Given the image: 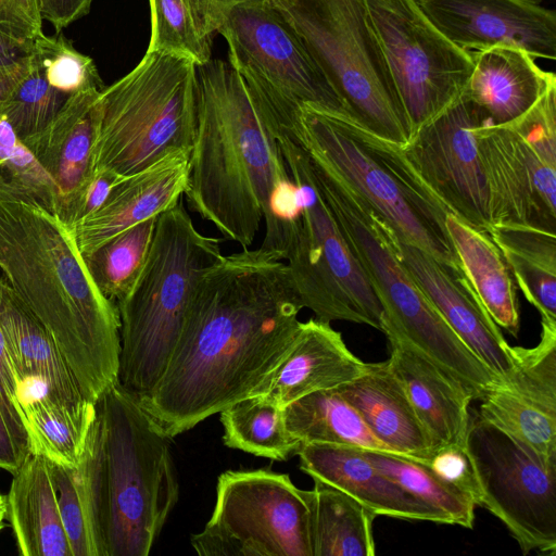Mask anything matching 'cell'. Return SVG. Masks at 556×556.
<instances>
[{
	"label": "cell",
	"instance_id": "28",
	"mask_svg": "<svg viewBox=\"0 0 556 556\" xmlns=\"http://www.w3.org/2000/svg\"><path fill=\"white\" fill-rule=\"evenodd\" d=\"M489 236L542 324L556 326V232L516 224H494Z\"/></svg>",
	"mask_w": 556,
	"mask_h": 556
},
{
	"label": "cell",
	"instance_id": "20",
	"mask_svg": "<svg viewBox=\"0 0 556 556\" xmlns=\"http://www.w3.org/2000/svg\"><path fill=\"white\" fill-rule=\"evenodd\" d=\"M295 454L300 457L301 470L313 480L345 492L376 516L452 525L446 515L376 468L361 447L306 443Z\"/></svg>",
	"mask_w": 556,
	"mask_h": 556
},
{
	"label": "cell",
	"instance_id": "14",
	"mask_svg": "<svg viewBox=\"0 0 556 556\" xmlns=\"http://www.w3.org/2000/svg\"><path fill=\"white\" fill-rule=\"evenodd\" d=\"M485 122L463 93L422 125L402 147L426 187L447 212L470 227L489 232V191L476 130Z\"/></svg>",
	"mask_w": 556,
	"mask_h": 556
},
{
	"label": "cell",
	"instance_id": "44",
	"mask_svg": "<svg viewBox=\"0 0 556 556\" xmlns=\"http://www.w3.org/2000/svg\"><path fill=\"white\" fill-rule=\"evenodd\" d=\"M22 389L23 386L15 372L7 341L0 327V402L14 429L22 438L29 441L24 421Z\"/></svg>",
	"mask_w": 556,
	"mask_h": 556
},
{
	"label": "cell",
	"instance_id": "30",
	"mask_svg": "<svg viewBox=\"0 0 556 556\" xmlns=\"http://www.w3.org/2000/svg\"><path fill=\"white\" fill-rule=\"evenodd\" d=\"M288 432L301 445L321 443L391 452L336 389L309 393L283 408Z\"/></svg>",
	"mask_w": 556,
	"mask_h": 556
},
{
	"label": "cell",
	"instance_id": "11",
	"mask_svg": "<svg viewBox=\"0 0 556 556\" xmlns=\"http://www.w3.org/2000/svg\"><path fill=\"white\" fill-rule=\"evenodd\" d=\"M491 226L556 232V83L521 116L476 130Z\"/></svg>",
	"mask_w": 556,
	"mask_h": 556
},
{
	"label": "cell",
	"instance_id": "37",
	"mask_svg": "<svg viewBox=\"0 0 556 556\" xmlns=\"http://www.w3.org/2000/svg\"><path fill=\"white\" fill-rule=\"evenodd\" d=\"M70 97L49 81L34 50L31 67L0 108V117L22 139L42 129Z\"/></svg>",
	"mask_w": 556,
	"mask_h": 556
},
{
	"label": "cell",
	"instance_id": "10",
	"mask_svg": "<svg viewBox=\"0 0 556 556\" xmlns=\"http://www.w3.org/2000/svg\"><path fill=\"white\" fill-rule=\"evenodd\" d=\"M191 544L201 556H313L306 490L287 473L225 471L212 516Z\"/></svg>",
	"mask_w": 556,
	"mask_h": 556
},
{
	"label": "cell",
	"instance_id": "51",
	"mask_svg": "<svg viewBox=\"0 0 556 556\" xmlns=\"http://www.w3.org/2000/svg\"><path fill=\"white\" fill-rule=\"evenodd\" d=\"M228 1V4H232V3H238V2H243V1H249V0H227Z\"/></svg>",
	"mask_w": 556,
	"mask_h": 556
},
{
	"label": "cell",
	"instance_id": "16",
	"mask_svg": "<svg viewBox=\"0 0 556 556\" xmlns=\"http://www.w3.org/2000/svg\"><path fill=\"white\" fill-rule=\"evenodd\" d=\"M397 257L463 342L500 378L511 369L509 344L462 271L394 236Z\"/></svg>",
	"mask_w": 556,
	"mask_h": 556
},
{
	"label": "cell",
	"instance_id": "50",
	"mask_svg": "<svg viewBox=\"0 0 556 556\" xmlns=\"http://www.w3.org/2000/svg\"><path fill=\"white\" fill-rule=\"evenodd\" d=\"M7 517L5 496L0 492V531L4 528V519Z\"/></svg>",
	"mask_w": 556,
	"mask_h": 556
},
{
	"label": "cell",
	"instance_id": "19",
	"mask_svg": "<svg viewBox=\"0 0 556 556\" xmlns=\"http://www.w3.org/2000/svg\"><path fill=\"white\" fill-rule=\"evenodd\" d=\"M366 369L367 363L348 349L330 323L311 318L301 321L288 351L252 395L285 408L309 393L350 382Z\"/></svg>",
	"mask_w": 556,
	"mask_h": 556
},
{
	"label": "cell",
	"instance_id": "25",
	"mask_svg": "<svg viewBox=\"0 0 556 556\" xmlns=\"http://www.w3.org/2000/svg\"><path fill=\"white\" fill-rule=\"evenodd\" d=\"M7 517L23 556H72L48 459L30 453L5 496Z\"/></svg>",
	"mask_w": 556,
	"mask_h": 556
},
{
	"label": "cell",
	"instance_id": "45",
	"mask_svg": "<svg viewBox=\"0 0 556 556\" xmlns=\"http://www.w3.org/2000/svg\"><path fill=\"white\" fill-rule=\"evenodd\" d=\"M30 453L29 442L13 428L0 402V469L15 473Z\"/></svg>",
	"mask_w": 556,
	"mask_h": 556
},
{
	"label": "cell",
	"instance_id": "5",
	"mask_svg": "<svg viewBox=\"0 0 556 556\" xmlns=\"http://www.w3.org/2000/svg\"><path fill=\"white\" fill-rule=\"evenodd\" d=\"M276 129L290 132L309 156L357 192L396 238L462 271L445 226L450 213L417 175L402 146L345 113L312 103L300 105L291 126Z\"/></svg>",
	"mask_w": 556,
	"mask_h": 556
},
{
	"label": "cell",
	"instance_id": "42",
	"mask_svg": "<svg viewBox=\"0 0 556 556\" xmlns=\"http://www.w3.org/2000/svg\"><path fill=\"white\" fill-rule=\"evenodd\" d=\"M124 177L111 169L92 172L59 215L68 226H72L77 220L98 210L111 190Z\"/></svg>",
	"mask_w": 556,
	"mask_h": 556
},
{
	"label": "cell",
	"instance_id": "47",
	"mask_svg": "<svg viewBox=\"0 0 556 556\" xmlns=\"http://www.w3.org/2000/svg\"><path fill=\"white\" fill-rule=\"evenodd\" d=\"M202 37L212 40L229 7L227 0H187Z\"/></svg>",
	"mask_w": 556,
	"mask_h": 556
},
{
	"label": "cell",
	"instance_id": "7",
	"mask_svg": "<svg viewBox=\"0 0 556 556\" xmlns=\"http://www.w3.org/2000/svg\"><path fill=\"white\" fill-rule=\"evenodd\" d=\"M197 66L188 58L147 51L128 74L101 90L89 175L111 169L129 176L170 152L191 151Z\"/></svg>",
	"mask_w": 556,
	"mask_h": 556
},
{
	"label": "cell",
	"instance_id": "12",
	"mask_svg": "<svg viewBox=\"0 0 556 556\" xmlns=\"http://www.w3.org/2000/svg\"><path fill=\"white\" fill-rule=\"evenodd\" d=\"M409 138L455 102L473 68L472 53L450 41L415 0H365Z\"/></svg>",
	"mask_w": 556,
	"mask_h": 556
},
{
	"label": "cell",
	"instance_id": "17",
	"mask_svg": "<svg viewBox=\"0 0 556 556\" xmlns=\"http://www.w3.org/2000/svg\"><path fill=\"white\" fill-rule=\"evenodd\" d=\"M190 152H170L125 176L98 210L70 226L83 256L122 231L175 206L187 188Z\"/></svg>",
	"mask_w": 556,
	"mask_h": 556
},
{
	"label": "cell",
	"instance_id": "1",
	"mask_svg": "<svg viewBox=\"0 0 556 556\" xmlns=\"http://www.w3.org/2000/svg\"><path fill=\"white\" fill-rule=\"evenodd\" d=\"M302 308L283 253L223 255L200 277L167 366L139 404L172 439L252 395L291 345Z\"/></svg>",
	"mask_w": 556,
	"mask_h": 556
},
{
	"label": "cell",
	"instance_id": "49",
	"mask_svg": "<svg viewBox=\"0 0 556 556\" xmlns=\"http://www.w3.org/2000/svg\"><path fill=\"white\" fill-rule=\"evenodd\" d=\"M31 63L33 54L12 64L0 66V108L18 83L27 75Z\"/></svg>",
	"mask_w": 556,
	"mask_h": 556
},
{
	"label": "cell",
	"instance_id": "26",
	"mask_svg": "<svg viewBox=\"0 0 556 556\" xmlns=\"http://www.w3.org/2000/svg\"><path fill=\"white\" fill-rule=\"evenodd\" d=\"M283 254L301 303L316 319L366 325L365 317L337 280L320 238L303 207L287 229Z\"/></svg>",
	"mask_w": 556,
	"mask_h": 556
},
{
	"label": "cell",
	"instance_id": "43",
	"mask_svg": "<svg viewBox=\"0 0 556 556\" xmlns=\"http://www.w3.org/2000/svg\"><path fill=\"white\" fill-rule=\"evenodd\" d=\"M41 0H0V30L35 40L42 33Z\"/></svg>",
	"mask_w": 556,
	"mask_h": 556
},
{
	"label": "cell",
	"instance_id": "13",
	"mask_svg": "<svg viewBox=\"0 0 556 556\" xmlns=\"http://www.w3.org/2000/svg\"><path fill=\"white\" fill-rule=\"evenodd\" d=\"M466 447L481 491L480 506L497 517L525 554L556 552V466L479 415Z\"/></svg>",
	"mask_w": 556,
	"mask_h": 556
},
{
	"label": "cell",
	"instance_id": "4",
	"mask_svg": "<svg viewBox=\"0 0 556 556\" xmlns=\"http://www.w3.org/2000/svg\"><path fill=\"white\" fill-rule=\"evenodd\" d=\"M198 115L185 195L230 241L249 248L269 194L290 178L277 140L228 61L197 66Z\"/></svg>",
	"mask_w": 556,
	"mask_h": 556
},
{
	"label": "cell",
	"instance_id": "24",
	"mask_svg": "<svg viewBox=\"0 0 556 556\" xmlns=\"http://www.w3.org/2000/svg\"><path fill=\"white\" fill-rule=\"evenodd\" d=\"M0 327L22 386L28 380L43 384L52 400L70 408L90 404L53 339L40 321L21 303L0 276Z\"/></svg>",
	"mask_w": 556,
	"mask_h": 556
},
{
	"label": "cell",
	"instance_id": "21",
	"mask_svg": "<svg viewBox=\"0 0 556 556\" xmlns=\"http://www.w3.org/2000/svg\"><path fill=\"white\" fill-rule=\"evenodd\" d=\"M101 90L72 94L42 129L21 139L53 180L58 192V213L89 176L100 121Z\"/></svg>",
	"mask_w": 556,
	"mask_h": 556
},
{
	"label": "cell",
	"instance_id": "23",
	"mask_svg": "<svg viewBox=\"0 0 556 556\" xmlns=\"http://www.w3.org/2000/svg\"><path fill=\"white\" fill-rule=\"evenodd\" d=\"M371 433L392 453L428 463L434 444L388 361L337 388Z\"/></svg>",
	"mask_w": 556,
	"mask_h": 556
},
{
	"label": "cell",
	"instance_id": "46",
	"mask_svg": "<svg viewBox=\"0 0 556 556\" xmlns=\"http://www.w3.org/2000/svg\"><path fill=\"white\" fill-rule=\"evenodd\" d=\"M93 0H41L42 18L56 33L89 13Z\"/></svg>",
	"mask_w": 556,
	"mask_h": 556
},
{
	"label": "cell",
	"instance_id": "48",
	"mask_svg": "<svg viewBox=\"0 0 556 556\" xmlns=\"http://www.w3.org/2000/svg\"><path fill=\"white\" fill-rule=\"evenodd\" d=\"M35 40L11 36L0 30V66L12 64L33 54Z\"/></svg>",
	"mask_w": 556,
	"mask_h": 556
},
{
	"label": "cell",
	"instance_id": "29",
	"mask_svg": "<svg viewBox=\"0 0 556 556\" xmlns=\"http://www.w3.org/2000/svg\"><path fill=\"white\" fill-rule=\"evenodd\" d=\"M313 556H374L376 515L345 492L314 480L306 491Z\"/></svg>",
	"mask_w": 556,
	"mask_h": 556
},
{
	"label": "cell",
	"instance_id": "36",
	"mask_svg": "<svg viewBox=\"0 0 556 556\" xmlns=\"http://www.w3.org/2000/svg\"><path fill=\"white\" fill-rule=\"evenodd\" d=\"M150 39L147 51L191 59H212V40L201 36L187 0H149Z\"/></svg>",
	"mask_w": 556,
	"mask_h": 556
},
{
	"label": "cell",
	"instance_id": "18",
	"mask_svg": "<svg viewBox=\"0 0 556 556\" xmlns=\"http://www.w3.org/2000/svg\"><path fill=\"white\" fill-rule=\"evenodd\" d=\"M381 331L390 344L389 367L431 437L434 450L451 444L466 445L473 394L395 329L382 326Z\"/></svg>",
	"mask_w": 556,
	"mask_h": 556
},
{
	"label": "cell",
	"instance_id": "27",
	"mask_svg": "<svg viewBox=\"0 0 556 556\" xmlns=\"http://www.w3.org/2000/svg\"><path fill=\"white\" fill-rule=\"evenodd\" d=\"M445 226L462 271L478 299L495 324L516 337L519 331L516 288L498 248L489 233L452 214L446 215Z\"/></svg>",
	"mask_w": 556,
	"mask_h": 556
},
{
	"label": "cell",
	"instance_id": "6",
	"mask_svg": "<svg viewBox=\"0 0 556 556\" xmlns=\"http://www.w3.org/2000/svg\"><path fill=\"white\" fill-rule=\"evenodd\" d=\"M222 256L220 241L200 232L180 201L157 216L144 266L128 294L116 303L117 381L137 399L163 375L197 283Z\"/></svg>",
	"mask_w": 556,
	"mask_h": 556
},
{
	"label": "cell",
	"instance_id": "38",
	"mask_svg": "<svg viewBox=\"0 0 556 556\" xmlns=\"http://www.w3.org/2000/svg\"><path fill=\"white\" fill-rule=\"evenodd\" d=\"M35 53L49 81L59 90L72 96L104 88L93 60L78 52L62 33L37 38Z\"/></svg>",
	"mask_w": 556,
	"mask_h": 556
},
{
	"label": "cell",
	"instance_id": "34",
	"mask_svg": "<svg viewBox=\"0 0 556 556\" xmlns=\"http://www.w3.org/2000/svg\"><path fill=\"white\" fill-rule=\"evenodd\" d=\"M363 454L406 491L446 515L452 525L472 528L473 501L440 478L427 462L387 451L363 448Z\"/></svg>",
	"mask_w": 556,
	"mask_h": 556
},
{
	"label": "cell",
	"instance_id": "35",
	"mask_svg": "<svg viewBox=\"0 0 556 556\" xmlns=\"http://www.w3.org/2000/svg\"><path fill=\"white\" fill-rule=\"evenodd\" d=\"M156 218L122 231L84 257L98 289L115 304L128 294L144 266Z\"/></svg>",
	"mask_w": 556,
	"mask_h": 556
},
{
	"label": "cell",
	"instance_id": "33",
	"mask_svg": "<svg viewBox=\"0 0 556 556\" xmlns=\"http://www.w3.org/2000/svg\"><path fill=\"white\" fill-rule=\"evenodd\" d=\"M226 446L255 456L286 460L301 443L287 430L283 408L261 395L241 399L220 413Z\"/></svg>",
	"mask_w": 556,
	"mask_h": 556
},
{
	"label": "cell",
	"instance_id": "39",
	"mask_svg": "<svg viewBox=\"0 0 556 556\" xmlns=\"http://www.w3.org/2000/svg\"><path fill=\"white\" fill-rule=\"evenodd\" d=\"M0 170L35 192L58 212V192L53 180L16 136L11 125L1 117Z\"/></svg>",
	"mask_w": 556,
	"mask_h": 556
},
{
	"label": "cell",
	"instance_id": "32",
	"mask_svg": "<svg viewBox=\"0 0 556 556\" xmlns=\"http://www.w3.org/2000/svg\"><path fill=\"white\" fill-rule=\"evenodd\" d=\"M93 414V403L85 408L74 409L52 400L46 393L24 403V421L31 453L76 468L84 454Z\"/></svg>",
	"mask_w": 556,
	"mask_h": 556
},
{
	"label": "cell",
	"instance_id": "15",
	"mask_svg": "<svg viewBox=\"0 0 556 556\" xmlns=\"http://www.w3.org/2000/svg\"><path fill=\"white\" fill-rule=\"evenodd\" d=\"M428 20L468 52L514 47L556 59V13L538 0H415Z\"/></svg>",
	"mask_w": 556,
	"mask_h": 556
},
{
	"label": "cell",
	"instance_id": "31",
	"mask_svg": "<svg viewBox=\"0 0 556 556\" xmlns=\"http://www.w3.org/2000/svg\"><path fill=\"white\" fill-rule=\"evenodd\" d=\"M289 175L301 187L303 208L320 238L337 280L365 317L366 325L380 330L382 306L329 208L305 178L292 172Z\"/></svg>",
	"mask_w": 556,
	"mask_h": 556
},
{
	"label": "cell",
	"instance_id": "8",
	"mask_svg": "<svg viewBox=\"0 0 556 556\" xmlns=\"http://www.w3.org/2000/svg\"><path fill=\"white\" fill-rule=\"evenodd\" d=\"M296 31L348 115L400 146L409 128L365 0H270Z\"/></svg>",
	"mask_w": 556,
	"mask_h": 556
},
{
	"label": "cell",
	"instance_id": "2",
	"mask_svg": "<svg viewBox=\"0 0 556 556\" xmlns=\"http://www.w3.org/2000/svg\"><path fill=\"white\" fill-rule=\"evenodd\" d=\"M0 276L49 332L88 402L117 382L116 304L96 286L55 208L1 172Z\"/></svg>",
	"mask_w": 556,
	"mask_h": 556
},
{
	"label": "cell",
	"instance_id": "3",
	"mask_svg": "<svg viewBox=\"0 0 556 556\" xmlns=\"http://www.w3.org/2000/svg\"><path fill=\"white\" fill-rule=\"evenodd\" d=\"M75 468L96 556H147L178 502L165 435L118 381L93 403Z\"/></svg>",
	"mask_w": 556,
	"mask_h": 556
},
{
	"label": "cell",
	"instance_id": "22",
	"mask_svg": "<svg viewBox=\"0 0 556 556\" xmlns=\"http://www.w3.org/2000/svg\"><path fill=\"white\" fill-rule=\"evenodd\" d=\"M473 68L463 94L481 113L485 124L502 125L526 113L556 83L532 55L514 47H492L471 52Z\"/></svg>",
	"mask_w": 556,
	"mask_h": 556
},
{
	"label": "cell",
	"instance_id": "40",
	"mask_svg": "<svg viewBox=\"0 0 556 556\" xmlns=\"http://www.w3.org/2000/svg\"><path fill=\"white\" fill-rule=\"evenodd\" d=\"M48 463L72 556H96L75 468Z\"/></svg>",
	"mask_w": 556,
	"mask_h": 556
},
{
	"label": "cell",
	"instance_id": "41",
	"mask_svg": "<svg viewBox=\"0 0 556 556\" xmlns=\"http://www.w3.org/2000/svg\"><path fill=\"white\" fill-rule=\"evenodd\" d=\"M428 465L440 478L480 506L481 491L466 445L451 444L435 448Z\"/></svg>",
	"mask_w": 556,
	"mask_h": 556
},
{
	"label": "cell",
	"instance_id": "9",
	"mask_svg": "<svg viewBox=\"0 0 556 556\" xmlns=\"http://www.w3.org/2000/svg\"><path fill=\"white\" fill-rule=\"evenodd\" d=\"M228 46V62L242 77L268 126L287 128L300 105L346 113L305 45L270 0L228 7L217 29Z\"/></svg>",
	"mask_w": 556,
	"mask_h": 556
}]
</instances>
